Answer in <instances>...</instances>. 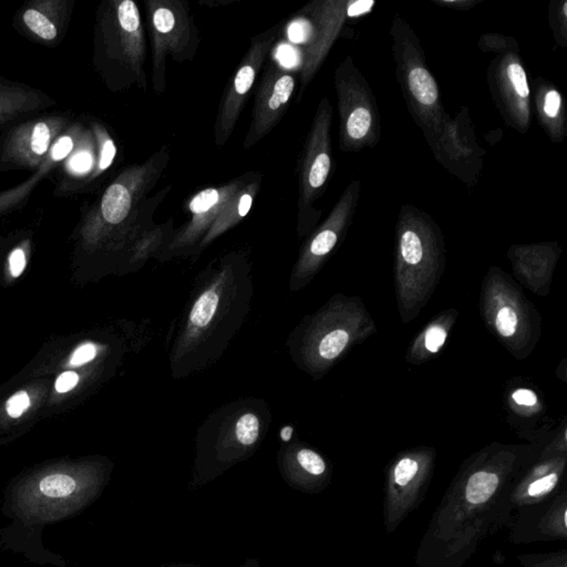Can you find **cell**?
Returning <instances> with one entry per match:
<instances>
[{
  "instance_id": "obj_5",
  "label": "cell",
  "mask_w": 567,
  "mask_h": 567,
  "mask_svg": "<svg viewBox=\"0 0 567 567\" xmlns=\"http://www.w3.org/2000/svg\"><path fill=\"white\" fill-rule=\"evenodd\" d=\"M506 528L513 544L566 541V489L548 500L516 509Z\"/></svg>"
},
{
  "instance_id": "obj_32",
  "label": "cell",
  "mask_w": 567,
  "mask_h": 567,
  "mask_svg": "<svg viewBox=\"0 0 567 567\" xmlns=\"http://www.w3.org/2000/svg\"><path fill=\"white\" fill-rule=\"evenodd\" d=\"M73 139L69 137H63L53 145L51 157L56 161L63 160L69 155L70 152L73 151Z\"/></svg>"
},
{
  "instance_id": "obj_3",
  "label": "cell",
  "mask_w": 567,
  "mask_h": 567,
  "mask_svg": "<svg viewBox=\"0 0 567 567\" xmlns=\"http://www.w3.org/2000/svg\"><path fill=\"white\" fill-rule=\"evenodd\" d=\"M153 53L155 89L161 93L165 88V58L167 53L183 60L191 53L194 26L187 10L177 0H150L147 3Z\"/></svg>"
},
{
  "instance_id": "obj_14",
  "label": "cell",
  "mask_w": 567,
  "mask_h": 567,
  "mask_svg": "<svg viewBox=\"0 0 567 567\" xmlns=\"http://www.w3.org/2000/svg\"><path fill=\"white\" fill-rule=\"evenodd\" d=\"M409 87L419 103L431 105L438 99V88L432 76L423 69L417 68L409 75Z\"/></svg>"
},
{
  "instance_id": "obj_4",
  "label": "cell",
  "mask_w": 567,
  "mask_h": 567,
  "mask_svg": "<svg viewBox=\"0 0 567 567\" xmlns=\"http://www.w3.org/2000/svg\"><path fill=\"white\" fill-rule=\"evenodd\" d=\"M279 35V27L255 38L251 48L235 73L233 81L227 90L224 100L219 108L215 123V142L222 147L229 141L234 131L237 120L244 108L249 91L254 85L257 73L264 65L266 56L274 46Z\"/></svg>"
},
{
  "instance_id": "obj_18",
  "label": "cell",
  "mask_w": 567,
  "mask_h": 567,
  "mask_svg": "<svg viewBox=\"0 0 567 567\" xmlns=\"http://www.w3.org/2000/svg\"><path fill=\"white\" fill-rule=\"evenodd\" d=\"M522 567H567V550L543 554H523L516 558Z\"/></svg>"
},
{
  "instance_id": "obj_21",
  "label": "cell",
  "mask_w": 567,
  "mask_h": 567,
  "mask_svg": "<svg viewBox=\"0 0 567 567\" xmlns=\"http://www.w3.org/2000/svg\"><path fill=\"white\" fill-rule=\"evenodd\" d=\"M259 420L254 413H245L236 423V438L241 444H254L259 439Z\"/></svg>"
},
{
  "instance_id": "obj_34",
  "label": "cell",
  "mask_w": 567,
  "mask_h": 567,
  "mask_svg": "<svg viewBox=\"0 0 567 567\" xmlns=\"http://www.w3.org/2000/svg\"><path fill=\"white\" fill-rule=\"evenodd\" d=\"M561 107V95L558 91L552 90L545 98L544 111L548 117L555 118L558 115Z\"/></svg>"
},
{
  "instance_id": "obj_27",
  "label": "cell",
  "mask_w": 567,
  "mask_h": 567,
  "mask_svg": "<svg viewBox=\"0 0 567 567\" xmlns=\"http://www.w3.org/2000/svg\"><path fill=\"white\" fill-rule=\"evenodd\" d=\"M30 406V399L25 391L14 395L7 402V412L11 418H18L23 415L24 411L27 410Z\"/></svg>"
},
{
  "instance_id": "obj_12",
  "label": "cell",
  "mask_w": 567,
  "mask_h": 567,
  "mask_svg": "<svg viewBox=\"0 0 567 567\" xmlns=\"http://www.w3.org/2000/svg\"><path fill=\"white\" fill-rule=\"evenodd\" d=\"M137 187H130L123 182H115L105 191L101 201V214L109 224L123 223L135 204Z\"/></svg>"
},
{
  "instance_id": "obj_23",
  "label": "cell",
  "mask_w": 567,
  "mask_h": 567,
  "mask_svg": "<svg viewBox=\"0 0 567 567\" xmlns=\"http://www.w3.org/2000/svg\"><path fill=\"white\" fill-rule=\"evenodd\" d=\"M297 462L305 472L311 477H323L327 471V464L318 453L311 449H301L296 455Z\"/></svg>"
},
{
  "instance_id": "obj_26",
  "label": "cell",
  "mask_w": 567,
  "mask_h": 567,
  "mask_svg": "<svg viewBox=\"0 0 567 567\" xmlns=\"http://www.w3.org/2000/svg\"><path fill=\"white\" fill-rule=\"evenodd\" d=\"M447 331L441 326H431L425 333V346L430 353H438L444 345Z\"/></svg>"
},
{
  "instance_id": "obj_28",
  "label": "cell",
  "mask_w": 567,
  "mask_h": 567,
  "mask_svg": "<svg viewBox=\"0 0 567 567\" xmlns=\"http://www.w3.org/2000/svg\"><path fill=\"white\" fill-rule=\"evenodd\" d=\"M97 353V348L93 343H85L83 346L79 347L77 350L73 353L70 360V365L73 367L83 366L85 363L93 360Z\"/></svg>"
},
{
  "instance_id": "obj_33",
  "label": "cell",
  "mask_w": 567,
  "mask_h": 567,
  "mask_svg": "<svg viewBox=\"0 0 567 567\" xmlns=\"http://www.w3.org/2000/svg\"><path fill=\"white\" fill-rule=\"evenodd\" d=\"M9 266L10 271H11V275L14 277H18L23 274L24 269L26 267V256L23 249H15L10 254Z\"/></svg>"
},
{
  "instance_id": "obj_13",
  "label": "cell",
  "mask_w": 567,
  "mask_h": 567,
  "mask_svg": "<svg viewBox=\"0 0 567 567\" xmlns=\"http://www.w3.org/2000/svg\"><path fill=\"white\" fill-rule=\"evenodd\" d=\"M219 301L217 288L207 289L202 293L189 313V327L192 331H199L209 325L217 313Z\"/></svg>"
},
{
  "instance_id": "obj_35",
  "label": "cell",
  "mask_w": 567,
  "mask_h": 567,
  "mask_svg": "<svg viewBox=\"0 0 567 567\" xmlns=\"http://www.w3.org/2000/svg\"><path fill=\"white\" fill-rule=\"evenodd\" d=\"M513 400L520 406L532 407L538 402V397L529 389H518L512 395Z\"/></svg>"
},
{
  "instance_id": "obj_7",
  "label": "cell",
  "mask_w": 567,
  "mask_h": 567,
  "mask_svg": "<svg viewBox=\"0 0 567 567\" xmlns=\"http://www.w3.org/2000/svg\"><path fill=\"white\" fill-rule=\"evenodd\" d=\"M85 493L81 491L80 483L71 475L53 473L46 475L37 483L31 492H25L23 500L25 508L31 513L45 515L56 514L63 509L78 504Z\"/></svg>"
},
{
  "instance_id": "obj_25",
  "label": "cell",
  "mask_w": 567,
  "mask_h": 567,
  "mask_svg": "<svg viewBox=\"0 0 567 567\" xmlns=\"http://www.w3.org/2000/svg\"><path fill=\"white\" fill-rule=\"evenodd\" d=\"M508 75L511 83L514 85L516 93L522 98L529 97L530 89H529L528 79H526L524 69L519 63H512L509 66Z\"/></svg>"
},
{
  "instance_id": "obj_6",
  "label": "cell",
  "mask_w": 567,
  "mask_h": 567,
  "mask_svg": "<svg viewBox=\"0 0 567 567\" xmlns=\"http://www.w3.org/2000/svg\"><path fill=\"white\" fill-rule=\"evenodd\" d=\"M295 90V73L279 63H271L265 71L257 90L251 127L245 137V149H249L265 135L286 113Z\"/></svg>"
},
{
  "instance_id": "obj_15",
  "label": "cell",
  "mask_w": 567,
  "mask_h": 567,
  "mask_svg": "<svg viewBox=\"0 0 567 567\" xmlns=\"http://www.w3.org/2000/svg\"><path fill=\"white\" fill-rule=\"evenodd\" d=\"M308 160V165L305 167V173L301 177L303 182L301 187L306 191L305 194H307V192L311 189H316L323 187L328 177L329 170H331V157L327 152H318L316 157ZM305 194L303 197H306Z\"/></svg>"
},
{
  "instance_id": "obj_10",
  "label": "cell",
  "mask_w": 567,
  "mask_h": 567,
  "mask_svg": "<svg viewBox=\"0 0 567 567\" xmlns=\"http://www.w3.org/2000/svg\"><path fill=\"white\" fill-rule=\"evenodd\" d=\"M118 25L123 40V53L137 73H142L145 45L139 8L132 0H123L117 9Z\"/></svg>"
},
{
  "instance_id": "obj_19",
  "label": "cell",
  "mask_w": 567,
  "mask_h": 567,
  "mask_svg": "<svg viewBox=\"0 0 567 567\" xmlns=\"http://www.w3.org/2000/svg\"><path fill=\"white\" fill-rule=\"evenodd\" d=\"M24 21L27 27L41 39L53 40L57 37L56 26L38 10L28 9L24 14Z\"/></svg>"
},
{
  "instance_id": "obj_1",
  "label": "cell",
  "mask_w": 567,
  "mask_h": 567,
  "mask_svg": "<svg viewBox=\"0 0 567 567\" xmlns=\"http://www.w3.org/2000/svg\"><path fill=\"white\" fill-rule=\"evenodd\" d=\"M526 467V458L512 451L489 453L465 464L429 521L416 567H464L487 539L508 526L513 493Z\"/></svg>"
},
{
  "instance_id": "obj_24",
  "label": "cell",
  "mask_w": 567,
  "mask_h": 567,
  "mask_svg": "<svg viewBox=\"0 0 567 567\" xmlns=\"http://www.w3.org/2000/svg\"><path fill=\"white\" fill-rule=\"evenodd\" d=\"M371 125V115L365 108H358L351 113L347 123V131L353 139H361L368 132Z\"/></svg>"
},
{
  "instance_id": "obj_31",
  "label": "cell",
  "mask_w": 567,
  "mask_h": 567,
  "mask_svg": "<svg viewBox=\"0 0 567 567\" xmlns=\"http://www.w3.org/2000/svg\"><path fill=\"white\" fill-rule=\"evenodd\" d=\"M70 165L76 173H85L93 167V157L88 152H80L73 157Z\"/></svg>"
},
{
  "instance_id": "obj_11",
  "label": "cell",
  "mask_w": 567,
  "mask_h": 567,
  "mask_svg": "<svg viewBox=\"0 0 567 567\" xmlns=\"http://www.w3.org/2000/svg\"><path fill=\"white\" fill-rule=\"evenodd\" d=\"M256 189V185H249L245 189H239L232 197L227 205L222 209L214 223L209 227L207 235L202 241V246L209 244L212 241H214L217 236L234 227L249 214L251 207H253Z\"/></svg>"
},
{
  "instance_id": "obj_17",
  "label": "cell",
  "mask_w": 567,
  "mask_h": 567,
  "mask_svg": "<svg viewBox=\"0 0 567 567\" xmlns=\"http://www.w3.org/2000/svg\"><path fill=\"white\" fill-rule=\"evenodd\" d=\"M349 340H350V336L346 331L336 329V331H331L319 343V356L325 360L336 359L345 350Z\"/></svg>"
},
{
  "instance_id": "obj_9",
  "label": "cell",
  "mask_w": 567,
  "mask_h": 567,
  "mask_svg": "<svg viewBox=\"0 0 567 567\" xmlns=\"http://www.w3.org/2000/svg\"><path fill=\"white\" fill-rule=\"evenodd\" d=\"M565 461L548 460L535 465L523 474L513 493V505L516 509L548 500L562 489Z\"/></svg>"
},
{
  "instance_id": "obj_29",
  "label": "cell",
  "mask_w": 567,
  "mask_h": 567,
  "mask_svg": "<svg viewBox=\"0 0 567 567\" xmlns=\"http://www.w3.org/2000/svg\"><path fill=\"white\" fill-rule=\"evenodd\" d=\"M115 155H117V149H115V145L113 140H105V141L103 142V150H101V157H100V170L105 171L110 165H113Z\"/></svg>"
},
{
  "instance_id": "obj_16",
  "label": "cell",
  "mask_w": 567,
  "mask_h": 567,
  "mask_svg": "<svg viewBox=\"0 0 567 567\" xmlns=\"http://www.w3.org/2000/svg\"><path fill=\"white\" fill-rule=\"evenodd\" d=\"M51 140V130L45 123H39L33 125L28 137H24L23 149L25 153L31 157H43L49 147Z\"/></svg>"
},
{
  "instance_id": "obj_36",
  "label": "cell",
  "mask_w": 567,
  "mask_h": 567,
  "mask_svg": "<svg viewBox=\"0 0 567 567\" xmlns=\"http://www.w3.org/2000/svg\"><path fill=\"white\" fill-rule=\"evenodd\" d=\"M375 5L373 0H360L356 3L351 4L348 8L349 17H356V16L363 15V14L368 13L370 8Z\"/></svg>"
},
{
  "instance_id": "obj_8",
  "label": "cell",
  "mask_w": 567,
  "mask_h": 567,
  "mask_svg": "<svg viewBox=\"0 0 567 567\" xmlns=\"http://www.w3.org/2000/svg\"><path fill=\"white\" fill-rule=\"evenodd\" d=\"M239 189V183H234L219 189L211 187L197 193L189 204L191 222L177 237L172 247L177 249L193 244L203 234V232L209 231L223 207Z\"/></svg>"
},
{
  "instance_id": "obj_2",
  "label": "cell",
  "mask_w": 567,
  "mask_h": 567,
  "mask_svg": "<svg viewBox=\"0 0 567 567\" xmlns=\"http://www.w3.org/2000/svg\"><path fill=\"white\" fill-rule=\"evenodd\" d=\"M433 472V454L427 451L401 455L389 467L383 490V525L396 532L428 494Z\"/></svg>"
},
{
  "instance_id": "obj_37",
  "label": "cell",
  "mask_w": 567,
  "mask_h": 567,
  "mask_svg": "<svg viewBox=\"0 0 567 567\" xmlns=\"http://www.w3.org/2000/svg\"><path fill=\"white\" fill-rule=\"evenodd\" d=\"M564 14L565 15L567 14V4H565L564 5Z\"/></svg>"
},
{
  "instance_id": "obj_30",
  "label": "cell",
  "mask_w": 567,
  "mask_h": 567,
  "mask_svg": "<svg viewBox=\"0 0 567 567\" xmlns=\"http://www.w3.org/2000/svg\"><path fill=\"white\" fill-rule=\"evenodd\" d=\"M78 381H79V376L77 373L73 371H66L58 378L57 383H56V390L59 393L68 392L77 386Z\"/></svg>"
},
{
  "instance_id": "obj_20",
  "label": "cell",
  "mask_w": 567,
  "mask_h": 567,
  "mask_svg": "<svg viewBox=\"0 0 567 567\" xmlns=\"http://www.w3.org/2000/svg\"><path fill=\"white\" fill-rule=\"evenodd\" d=\"M495 328L503 338H511L518 331L520 325L518 311L512 306H503L496 311L494 319Z\"/></svg>"
},
{
  "instance_id": "obj_22",
  "label": "cell",
  "mask_w": 567,
  "mask_h": 567,
  "mask_svg": "<svg viewBox=\"0 0 567 567\" xmlns=\"http://www.w3.org/2000/svg\"><path fill=\"white\" fill-rule=\"evenodd\" d=\"M401 255L403 261L411 266H417L422 261V244L415 232L407 231L401 237Z\"/></svg>"
}]
</instances>
